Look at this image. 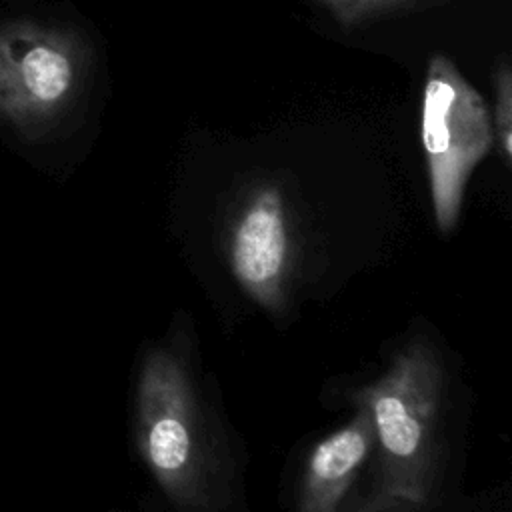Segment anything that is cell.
<instances>
[{
	"instance_id": "1",
	"label": "cell",
	"mask_w": 512,
	"mask_h": 512,
	"mask_svg": "<svg viewBox=\"0 0 512 512\" xmlns=\"http://www.w3.org/2000/svg\"><path fill=\"white\" fill-rule=\"evenodd\" d=\"M442 364L436 350L408 344L374 384L358 392L380 446L376 494L354 512H416L436 488V418Z\"/></svg>"
},
{
	"instance_id": "2",
	"label": "cell",
	"mask_w": 512,
	"mask_h": 512,
	"mask_svg": "<svg viewBox=\"0 0 512 512\" xmlns=\"http://www.w3.org/2000/svg\"><path fill=\"white\" fill-rule=\"evenodd\" d=\"M420 132L434 218L442 232H450L458 222L468 178L488 154L494 132L482 96L440 54L428 62Z\"/></svg>"
},
{
	"instance_id": "3",
	"label": "cell",
	"mask_w": 512,
	"mask_h": 512,
	"mask_svg": "<svg viewBox=\"0 0 512 512\" xmlns=\"http://www.w3.org/2000/svg\"><path fill=\"white\" fill-rule=\"evenodd\" d=\"M74 34L32 20L0 24V116L26 138L42 136L82 80Z\"/></svg>"
},
{
	"instance_id": "4",
	"label": "cell",
	"mask_w": 512,
	"mask_h": 512,
	"mask_svg": "<svg viewBox=\"0 0 512 512\" xmlns=\"http://www.w3.org/2000/svg\"><path fill=\"white\" fill-rule=\"evenodd\" d=\"M138 442L144 462L176 504L198 502L194 398L182 364L152 352L138 384Z\"/></svg>"
},
{
	"instance_id": "5",
	"label": "cell",
	"mask_w": 512,
	"mask_h": 512,
	"mask_svg": "<svg viewBox=\"0 0 512 512\" xmlns=\"http://www.w3.org/2000/svg\"><path fill=\"white\" fill-rule=\"evenodd\" d=\"M290 238L282 194L268 186L258 190L234 224L230 266L238 284L264 308L282 300L288 274Z\"/></svg>"
},
{
	"instance_id": "6",
	"label": "cell",
	"mask_w": 512,
	"mask_h": 512,
	"mask_svg": "<svg viewBox=\"0 0 512 512\" xmlns=\"http://www.w3.org/2000/svg\"><path fill=\"white\" fill-rule=\"evenodd\" d=\"M374 444V426L364 408L344 428L320 440L306 464L300 512H336Z\"/></svg>"
},
{
	"instance_id": "7",
	"label": "cell",
	"mask_w": 512,
	"mask_h": 512,
	"mask_svg": "<svg viewBox=\"0 0 512 512\" xmlns=\"http://www.w3.org/2000/svg\"><path fill=\"white\" fill-rule=\"evenodd\" d=\"M494 90H496V144L504 162H510L512 156V74L506 62H500L498 72L494 76Z\"/></svg>"
},
{
	"instance_id": "8",
	"label": "cell",
	"mask_w": 512,
	"mask_h": 512,
	"mask_svg": "<svg viewBox=\"0 0 512 512\" xmlns=\"http://www.w3.org/2000/svg\"><path fill=\"white\" fill-rule=\"evenodd\" d=\"M318 2H322L338 22H342L344 26H352L374 14L388 12L404 4L406 0H318Z\"/></svg>"
}]
</instances>
